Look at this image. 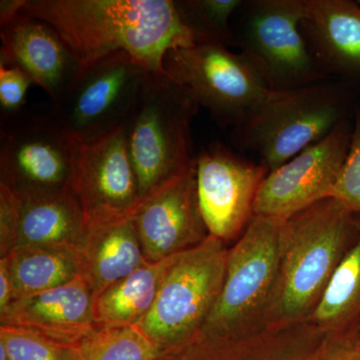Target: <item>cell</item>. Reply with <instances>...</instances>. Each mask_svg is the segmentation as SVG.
Instances as JSON below:
<instances>
[{"instance_id":"24","label":"cell","mask_w":360,"mask_h":360,"mask_svg":"<svg viewBox=\"0 0 360 360\" xmlns=\"http://www.w3.org/2000/svg\"><path fill=\"white\" fill-rule=\"evenodd\" d=\"M77 349V360H156L161 354L136 326L96 328Z\"/></svg>"},{"instance_id":"14","label":"cell","mask_w":360,"mask_h":360,"mask_svg":"<svg viewBox=\"0 0 360 360\" xmlns=\"http://www.w3.org/2000/svg\"><path fill=\"white\" fill-rule=\"evenodd\" d=\"M77 146L53 115L2 130L0 184L11 188L68 187Z\"/></svg>"},{"instance_id":"31","label":"cell","mask_w":360,"mask_h":360,"mask_svg":"<svg viewBox=\"0 0 360 360\" xmlns=\"http://www.w3.org/2000/svg\"><path fill=\"white\" fill-rule=\"evenodd\" d=\"M25 0H2L0 2V26L6 25L22 11Z\"/></svg>"},{"instance_id":"4","label":"cell","mask_w":360,"mask_h":360,"mask_svg":"<svg viewBox=\"0 0 360 360\" xmlns=\"http://www.w3.org/2000/svg\"><path fill=\"white\" fill-rule=\"evenodd\" d=\"M348 110L347 91L330 80L270 90L231 129V142L241 150L257 153L271 172L328 136L348 120Z\"/></svg>"},{"instance_id":"7","label":"cell","mask_w":360,"mask_h":360,"mask_svg":"<svg viewBox=\"0 0 360 360\" xmlns=\"http://www.w3.org/2000/svg\"><path fill=\"white\" fill-rule=\"evenodd\" d=\"M283 222L255 215L236 245L229 248L224 285L200 335L240 338L264 330Z\"/></svg>"},{"instance_id":"19","label":"cell","mask_w":360,"mask_h":360,"mask_svg":"<svg viewBox=\"0 0 360 360\" xmlns=\"http://www.w3.org/2000/svg\"><path fill=\"white\" fill-rule=\"evenodd\" d=\"M316 343L314 329L303 322L240 338H210L198 333L188 342L162 352L156 360H307Z\"/></svg>"},{"instance_id":"1","label":"cell","mask_w":360,"mask_h":360,"mask_svg":"<svg viewBox=\"0 0 360 360\" xmlns=\"http://www.w3.org/2000/svg\"><path fill=\"white\" fill-rule=\"evenodd\" d=\"M22 11L51 25L82 70L124 51L148 72L167 73L168 51L196 44L174 0H25Z\"/></svg>"},{"instance_id":"18","label":"cell","mask_w":360,"mask_h":360,"mask_svg":"<svg viewBox=\"0 0 360 360\" xmlns=\"http://www.w3.org/2000/svg\"><path fill=\"white\" fill-rule=\"evenodd\" d=\"M300 30L312 58L328 79L360 80L359 2L304 0Z\"/></svg>"},{"instance_id":"17","label":"cell","mask_w":360,"mask_h":360,"mask_svg":"<svg viewBox=\"0 0 360 360\" xmlns=\"http://www.w3.org/2000/svg\"><path fill=\"white\" fill-rule=\"evenodd\" d=\"M0 326L34 331L77 345L96 328L94 293L82 276L58 288L13 300L0 311Z\"/></svg>"},{"instance_id":"13","label":"cell","mask_w":360,"mask_h":360,"mask_svg":"<svg viewBox=\"0 0 360 360\" xmlns=\"http://www.w3.org/2000/svg\"><path fill=\"white\" fill-rule=\"evenodd\" d=\"M196 181L201 214L210 236L227 243L245 232L255 217L258 189L269 174L224 144H212L196 155Z\"/></svg>"},{"instance_id":"15","label":"cell","mask_w":360,"mask_h":360,"mask_svg":"<svg viewBox=\"0 0 360 360\" xmlns=\"http://www.w3.org/2000/svg\"><path fill=\"white\" fill-rule=\"evenodd\" d=\"M131 220L149 264L203 243L210 231L198 202L196 163L144 198Z\"/></svg>"},{"instance_id":"23","label":"cell","mask_w":360,"mask_h":360,"mask_svg":"<svg viewBox=\"0 0 360 360\" xmlns=\"http://www.w3.org/2000/svg\"><path fill=\"white\" fill-rule=\"evenodd\" d=\"M359 238L329 281L309 319L323 333L360 326V214Z\"/></svg>"},{"instance_id":"22","label":"cell","mask_w":360,"mask_h":360,"mask_svg":"<svg viewBox=\"0 0 360 360\" xmlns=\"http://www.w3.org/2000/svg\"><path fill=\"white\" fill-rule=\"evenodd\" d=\"M0 258L6 262L13 300L53 290L80 276L78 253L68 248L20 246Z\"/></svg>"},{"instance_id":"28","label":"cell","mask_w":360,"mask_h":360,"mask_svg":"<svg viewBox=\"0 0 360 360\" xmlns=\"http://www.w3.org/2000/svg\"><path fill=\"white\" fill-rule=\"evenodd\" d=\"M307 360H360V326L324 333Z\"/></svg>"},{"instance_id":"30","label":"cell","mask_w":360,"mask_h":360,"mask_svg":"<svg viewBox=\"0 0 360 360\" xmlns=\"http://www.w3.org/2000/svg\"><path fill=\"white\" fill-rule=\"evenodd\" d=\"M13 300V284L4 258H0V311L6 309Z\"/></svg>"},{"instance_id":"21","label":"cell","mask_w":360,"mask_h":360,"mask_svg":"<svg viewBox=\"0 0 360 360\" xmlns=\"http://www.w3.org/2000/svg\"><path fill=\"white\" fill-rule=\"evenodd\" d=\"M172 257L142 264L94 298L96 328L135 326L153 307Z\"/></svg>"},{"instance_id":"10","label":"cell","mask_w":360,"mask_h":360,"mask_svg":"<svg viewBox=\"0 0 360 360\" xmlns=\"http://www.w3.org/2000/svg\"><path fill=\"white\" fill-rule=\"evenodd\" d=\"M354 124L340 123L281 167L269 172L258 189L253 213L284 221L329 198L352 143Z\"/></svg>"},{"instance_id":"9","label":"cell","mask_w":360,"mask_h":360,"mask_svg":"<svg viewBox=\"0 0 360 360\" xmlns=\"http://www.w3.org/2000/svg\"><path fill=\"white\" fill-rule=\"evenodd\" d=\"M146 72L127 52L105 56L82 70L52 115L78 142L98 139L127 122Z\"/></svg>"},{"instance_id":"27","label":"cell","mask_w":360,"mask_h":360,"mask_svg":"<svg viewBox=\"0 0 360 360\" xmlns=\"http://www.w3.org/2000/svg\"><path fill=\"white\" fill-rule=\"evenodd\" d=\"M330 198L340 201L355 214H360V106L354 110L349 151Z\"/></svg>"},{"instance_id":"32","label":"cell","mask_w":360,"mask_h":360,"mask_svg":"<svg viewBox=\"0 0 360 360\" xmlns=\"http://www.w3.org/2000/svg\"><path fill=\"white\" fill-rule=\"evenodd\" d=\"M0 360H9L4 347L0 345Z\"/></svg>"},{"instance_id":"12","label":"cell","mask_w":360,"mask_h":360,"mask_svg":"<svg viewBox=\"0 0 360 360\" xmlns=\"http://www.w3.org/2000/svg\"><path fill=\"white\" fill-rule=\"evenodd\" d=\"M68 187L82 206L87 226L134 215L141 200L124 127L78 142Z\"/></svg>"},{"instance_id":"25","label":"cell","mask_w":360,"mask_h":360,"mask_svg":"<svg viewBox=\"0 0 360 360\" xmlns=\"http://www.w3.org/2000/svg\"><path fill=\"white\" fill-rule=\"evenodd\" d=\"M243 0H179L182 20L193 32L196 44L231 47V18Z\"/></svg>"},{"instance_id":"20","label":"cell","mask_w":360,"mask_h":360,"mask_svg":"<svg viewBox=\"0 0 360 360\" xmlns=\"http://www.w3.org/2000/svg\"><path fill=\"white\" fill-rule=\"evenodd\" d=\"M78 257L94 298L146 262L131 217L89 225Z\"/></svg>"},{"instance_id":"11","label":"cell","mask_w":360,"mask_h":360,"mask_svg":"<svg viewBox=\"0 0 360 360\" xmlns=\"http://www.w3.org/2000/svg\"><path fill=\"white\" fill-rule=\"evenodd\" d=\"M87 224L70 187L11 188L0 184V257L20 246L79 252Z\"/></svg>"},{"instance_id":"16","label":"cell","mask_w":360,"mask_h":360,"mask_svg":"<svg viewBox=\"0 0 360 360\" xmlns=\"http://www.w3.org/2000/svg\"><path fill=\"white\" fill-rule=\"evenodd\" d=\"M0 65L18 66L58 103L82 71L70 45L51 25L21 11L1 25Z\"/></svg>"},{"instance_id":"29","label":"cell","mask_w":360,"mask_h":360,"mask_svg":"<svg viewBox=\"0 0 360 360\" xmlns=\"http://www.w3.org/2000/svg\"><path fill=\"white\" fill-rule=\"evenodd\" d=\"M35 84L25 70L18 66L0 65V108L6 115L20 113L28 89Z\"/></svg>"},{"instance_id":"3","label":"cell","mask_w":360,"mask_h":360,"mask_svg":"<svg viewBox=\"0 0 360 360\" xmlns=\"http://www.w3.org/2000/svg\"><path fill=\"white\" fill-rule=\"evenodd\" d=\"M200 108L167 73L146 72L123 125L141 201L195 163L191 122Z\"/></svg>"},{"instance_id":"6","label":"cell","mask_w":360,"mask_h":360,"mask_svg":"<svg viewBox=\"0 0 360 360\" xmlns=\"http://www.w3.org/2000/svg\"><path fill=\"white\" fill-rule=\"evenodd\" d=\"M304 0H243L231 18V47L257 68L270 90L329 80L315 63L300 22Z\"/></svg>"},{"instance_id":"2","label":"cell","mask_w":360,"mask_h":360,"mask_svg":"<svg viewBox=\"0 0 360 360\" xmlns=\"http://www.w3.org/2000/svg\"><path fill=\"white\" fill-rule=\"evenodd\" d=\"M357 238V215L335 198H326L284 220L264 328L309 321Z\"/></svg>"},{"instance_id":"5","label":"cell","mask_w":360,"mask_h":360,"mask_svg":"<svg viewBox=\"0 0 360 360\" xmlns=\"http://www.w3.org/2000/svg\"><path fill=\"white\" fill-rule=\"evenodd\" d=\"M225 245L210 234L172 258L153 307L135 326L161 354L188 342L205 326L224 285Z\"/></svg>"},{"instance_id":"33","label":"cell","mask_w":360,"mask_h":360,"mask_svg":"<svg viewBox=\"0 0 360 360\" xmlns=\"http://www.w3.org/2000/svg\"><path fill=\"white\" fill-rule=\"evenodd\" d=\"M357 2H359V4H360V0H359V1H357Z\"/></svg>"},{"instance_id":"8","label":"cell","mask_w":360,"mask_h":360,"mask_svg":"<svg viewBox=\"0 0 360 360\" xmlns=\"http://www.w3.org/2000/svg\"><path fill=\"white\" fill-rule=\"evenodd\" d=\"M163 66L221 127H236L270 91L259 71L243 53L221 44L172 49Z\"/></svg>"},{"instance_id":"26","label":"cell","mask_w":360,"mask_h":360,"mask_svg":"<svg viewBox=\"0 0 360 360\" xmlns=\"http://www.w3.org/2000/svg\"><path fill=\"white\" fill-rule=\"evenodd\" d=\"M0 345L9 360H77L78 357L77 345H65L16 326H0Z\"/></svg>"}]
</instances>
